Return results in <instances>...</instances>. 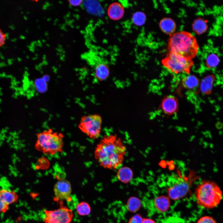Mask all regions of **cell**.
Segmentation results:
<instances>
[{"label":"cell","instance_id":"3","mask_svg":"<svg viewBox=\"0 0 223 223\" xmlns=\"http://www.w3.org/2000/svg\"><path fill=\"white\" fill-rule=\"evenodd\" d=\"M197 204L206 209L216 207L220 203L223 193L219 186L213 181L203 180L196 187L195 192Z\"/></svg>","mask_w":223,"mask_h":223},{"label":"cell","instance_id":"16","mask_svg":"<svg viewBox=\"0 0 223 223\" xmlns=\"http://www.w3.org/2000/svg\"><path fill=\"white\" fill-rule=\"evenodd\" d=\"M215 79L213 75H209L205 77L200 84L201 92L205 94H210L212 92Z\"/></svg>","mask_w":223,"mask_h":223},{"label":"cell","instance_id":"19","mask_svg":"<svg viewBox=\"0 0 223 223\" xmlns=\"http://www.w3.org/2000/svg\"><path fill=\"white\" fill-rule=\"evenodd\" d=\"M207 21L199 18L195 20L192 24L193 30L197 34H201L205 32L208 28Z\"/></svg>","mask_w":223,"mask_h":223},{"label":"cell","instance_id":"34","mask_svg":"<svg viewBox=\"0 0 223 223\" xmlns=\"http://www.w3.org/2000/svg\"><path fill=\"white\" fill-rule=\"evenodd\" d=\"M37 42L38 44H40V43H42L41 41L40 40H38L37 41Z\"/></svg>","mask_w":223,"mask_h":223},{"label":"cell","instance_id":"22","mask_svg":"<svg viewBox=\"0 0 223 223\" xmlns=\"http://www.w3.org/2000/svg\"><path fill=\"white\" fill-rule=\"evenodd\" d=\"M219 62V57L217 55L214 53L209 54L206 58V67L209 68L216 67Z\"/></svg>","mask_w":223,"mask_h":223},{"label":"cell","instance_id":"40","mask_svg":"<svg viewBox=\"0 0 223 223\" xmlns=\"http://www.w3.org/2000/svg\"><path fill=\"white\" fill-rule=\"evenodd\" d=\"M69 7L71 8L72 6L70 4H69Z\"/></svg>","mask_w":223,"mask_h":223},{"label":"cell","instance_id":"37","mask_svg":"<svg viewBox=\"0 0 223 223\" xmlns=\"http://www.w3.org/2000/svg\"><path fill=\"white\" fill-rule=\"evenodd\" d=\"M50 20H51V19L50 18H49L47 20L48 21H49Z\"/></svg>","mask_w":223,"mask_h":223},{"label":"cell","instance_id":"31","mask_svg":"<svg viewBox=\"0 0 223 223\" xmlns=\"http://www.w3.org/2000/svg\"><path fill=\"white\" fill-rule=\"evenodd\" d=\"M45 5H46L47 7L50 6V4L49 2H46L45 3Z\"/></svg>","mask_w":223,"mask_h":223},{"label":"cell","instance_id":"33","mask_svg":"<svg viewBox=\"0 0 223 223\" xmlns=\"http://www.w3.org/2000/svg\"><path fill=\"white\" fill-rule=\"evenodd\" d=\"M45 35L46 36H47L48 35V33L47 32H46L45 33Z\"/></svg>","mask_w":223,"mask_h":223},{"label":"cell","instance_id":"41","mask_svg":"<svg viewBox=\"0 0 223 223\" xmlns=\"http://www.w3.org/2000/svg\"><path fill=\"white\" fill-rule=\"evenodd\" d=\"M46 46L48 47H49L50 46V45H49V44H47Z\"/></svg>","mask_w":223,"mask_h":223},{"label":"cell","instance_id":"26","mask_svg":"<svg viewBox=\"0 0 223 223\" xmlns=\"http://www.w3.org/2000/svg\"><path fill=\"white\" fill-rule=\"evenodd\" d=\"M9 205L6 204L0 199V213L6 212L9 209Z\"/></svg>","mask_w":223,"mask_h":223},{"label":"cell","instance_id":"15","mask_svg":"<svg viewBox=\"0 0 223 223\" xmlns=\"http://www.w3.org/2000/svg\"><path fill=\"white\" fill-rule=\"evenodd\" d=\"M159 26L164 33L171 35L173 34L176 28L175 22L169 18H164L162 19L160 22Z\"/></svg>","mask_w":223,"mask_h":223},{"label":"cell","instance_id":"35","mask_svg":"<svg viewBox=\"0 0 223 223\" xmlns=\"http://www.w3.org/2000/svg\"><path fill=\"white\" fill-rule=\"evenodd\" d=\"M58 47L59 48H62V46L60 45H58Z\"/></svg>","mask_w":223,"mask_h":223},{"label":"cell","instance_id":"9","mask_svg":"<svg viewBox=\"0 0 223 223\" xmlns=\"http://www.w3.org/2000/svg\"><path fill=\"white\" fill-rule=\"evenodd\" d=\"M54 192L55 200L58 201L69 200L72 192L70 182L66 179L59 180L54 186Z\"/></svg>","mask_w":223,"mask_h":223},{"label":"cell","instance_id":"1","mask_svg":"<svg viewBox=\"0 0 223 223\" xmlns=\"http://www.w3.org/2000/svg\"><path fill=\"white\" fill-rule=\"evenodd\" d=\"M126 148L121 139L116 134L104 136L97 144L94 152L95 159L101 167L111 170L121 166Z\"/></svg>","mask_w":223,"mask_h":223},{"label":"cell","instance_id":"20","mask_svg":"<svg viewBox=\"0 0 223 223\" xmlns=\"http://www.w3.org/2000/svg\"><path fill=\"white\" fill-rule=\"evenodd\" d=\"M127 210L130 212L135 213L137 212L141 208V202L138 198L132 196L129 198L126 203Z\"/></svg>","mask_w":223,"mask_h":223},{"label":"cell","instance_id":"29","mask_svg":"<svg viewBox=\"0 0 223 223\" xmlns=\"http://www.w3.org/2000/svg\"><path fill=\"white\" fill-rule=\"evenodd\" d=\"M142 223H156L153 220L149 218H143Z\"/></svg>","mask_w":223,"mask_h":223},{"label":"cell","instance_id":"38","mask_svg":"<svg viewBox=\"0 0 223 223\" xmlns=\"http://www.w3.org/2000/svg\"><path fill=\"white\" fill-rule=\"evenodd\" d=\"M35 55L36 56V57H37V56H38V55L37 54H35Z\"/></svg>","mask_w":223,"mask_h":223},{"label":"cell","instance_id":"11","mask_svg":"<svg viewBox=\"0 0 223 223\" xmlns=\"http://www.w3.org/2000/svg\"><path fill=\"white\" fill-rule=\"evenodd\" d=\"M107 14L109 18L111 20L116 21L120 20L124 15V8L120 2H113L108 7Z\"/></svg>","mask_w":223,"mask_h":223},{"label":"cell","instance_id":"12","mask_svg":"<svg viewBox=\"0 0 223 223\" xmlns=\"http://www.w3.org/2000/svg\"><path fill=\"white\" fill-rule=\"evenodd\" d=\"M94 69V77L97 81H104L109 76V67L108 65L104 62H100L96 63Z\"/></svg>","mask_w":223,"mask_h":223},{"label":"cell","instance_id":"36","mask_svg":"<svg viewBox=\"0 0 223 223\" xmlns=\"http://www.w3.org/2000/svg\"><path fill=\"white\" fill-rule=\"evenodd\" d=\"M42 42H44H44H46V41H45V40H44V39L42 40Z\"/></svg>","mask_w":223,"mask_h":223},{"label":"cell","instance_id":"30","mask_svg":"<svg viewBox=\"0 0 223 223\" xmlns=\"http://www.w3.org/2000/svg\"><path fill=\"white\" fill-rule=\"evenodd\" d=\"M47 7V6L45 4L43 5L42 8L43 10H45L46 9Z\"/></svg>","mask_w":223,"mask_h":223},{"label":"cell","instance_id":"6","mask_svg":"<svg viewBox=\"0 0 223 223\" xmlns=\"http://www.w3.org/2000/svg\"><path fill=\"white\" fill-rule=\"evenodd\" d=\"M163 65L172 73L189 74L194 62L192 59L174 53L169 52L161 61Z\"/></svg>","mask_w":223,"mask_h":223},{"label":"cell","instance_id":"7","mask_svg":"<svg viewBox=\"0 0 223 223\" xmlns=\"http://www.w3.org/2000/svg\"><path fill=\"white\" fill-rule=\"evenodd\" d=\"M102 124V119L99 115H89L81 117L78 127L90 138L96 139L100 135Z\"/></svg>","mask_w":223,"mask_h":223},{"label":"cell","instance_id":"23","mask_svg":"<svg viewBox=\"0 0 223 223\" xmlns=\"http://www.w3.org/2000/svg\"><path fill=\"white\" fill-rule=\"evenodd\" d=\"M146 18V16L144 13L141 11H137L133 15L132 20L134 25L141 26L145 23Z\"/></svg>","mask_w":223,"mask_h":223},{"label":"cell","instance_id":"39","mask_svg":"<svg viewBox=\"0 0 223 223\" xmlns=\"http://www.w3.org/2000/svg\"><path fill=\"white\" fill-rule=\"evenodd\" d=\"M59 3H60V4H62V2H61V1H60L59 2Z\"/></svg>","mask_w":223,"mask_h":223},{"label":"cell","instance_id":"10","mask_svg":"<svg viewBox=\"0 0 223 223\" xmlns=\"http://www.w3.org/2000/svg\"><path fill=\"white\" fill-rule=\"evenodd\" d=\"M159 108L164 114L168 116L172 115L178 112V99L173 95H165L162 100Z\"/></svg>","mask_w":223,"mask_h":223},{"label":"cell","instance_id":"18","mask_svg":"<svg viewBox=\"0 0 223 223\" xmlns=\"http://www.w3.org/2000/svg\"><path fill=\"white\" fill-rule=\"evenodd\" d=\"M181 84L185 88L188 90H193L198 86L199 81L195 75L188 74L182 78Z\"/></svg>","mask_w":223,"mask_h":223},{"label":"cell","instance_id":"5","mask_svg":"<svg viewBox=\"0 0 223 223\" xmlns=\"http://www.w3.org/2000/svg\"><path fill=\"white\" fill-rule=\"evenodd\" d=\"M199 177L196 172L190 170L187 176L181 177L167 189L168 196L173 200H177L186 196L190 191L194 182Z\"/></svg>","mask_w":223,"mask_h":223},{"label":"cell","instance_id":"2","mask_svg":"<svg viewBox=\"0 0 223 223\" xmlns=\"http://www.w3.org/2000/svg\"><path fill=\"white\" fill-rule=\"evenodd\" d=\"M168 49L169 52L192 59L197 54L199 46L196 38L191 33L181 31L171 36L168 41Z\"/></svg>","mask_w":223,"mask_h":223},{"label":"cell","instance_id":"32","mask_svg":"<svg viewBox=\"0 0 223 223\" xmlns=\"http://www.w3.org/2000/svg\"><path fill=\"white\" fill-rule=\"evenodd\" d=\"M70 12H68V14L66 16L67 18H68L70 16Z\"/></svg>","mask_w":223,"mask_h":223},{"label":"cell","instance_id":"17","mask_svg":"<svg viewBox=\"0 0 223 223\" xmlns=\"http://www.w3.org/2000/svg\"><path fill=\"white\" fill-rule=\"evenodd\" d=\"M18 199V196L13 190L7 189L0 190V199L8 205L16 203Z\"/></svg>","mask_w":223,"mask_h":223},{"label":"cell","instance_id":"25","mask_svg":"<svg viewBox=\"0 0 223 223\" xmlns=\"http://www.w3.org/2000/svg\"><path fill=\"white\" fill-rule=\"evenodd\" d=\"M143 219V218L140 214H136L130 218L128 223H142Z\"/></svg>","mask_w":223,"mask_h":223},{"label":"cell","instance_id":"24","mask_svg":"<svg viewBox=\"0 0 223 223\" xmlns=\"http://www.w3.org/2000/svg\"><path fill=\"white\" fill-rule=\"evenodd\" d=\"M196 223H218L216 220L212 216H204L199 218Z\"/></svg>","mask_w":223,"mask_h":223},{"label":"cell","instance_id":"27","mask_svg":"<svg viewBox=\"0 0 223 223\" xmlns=\"http://www.w3.org/2000/svg\"><path fill=\"white\" fill-rule=\"evenodd\" d=\"M6 39V34L0 29V47L4 44Z\"/></svg>","mask_w":223,"mask_h":223},{"label":"cell","instance_id":"8","mask_svg":"<svg viewBox=\"0 0 223 223\" xmlns=\"http://www.w3.org/2000/svg\"><path fill=\"white\" fill-rule=\"evenodd\" d=\"M61 203L57 209L44 210V223H71L73 217L72 211Z\"/></svg>","mask_w":223,"mask_h":223},{"label":"cell","instance_id":"13","mask_svg":"<svg viewBox=\"0 0 223 223\" xmlns=\"http://www.w3.org/2000/svg\"><path fill=\"white\" fill-rule=\"evenodd\" d=\"M118 179L123 183L127 184L130 182L133 177V173L131 169L127 167H120L116 173Z\"/></svg>","mask_w":223,"mask_h":223},{"label":"cell","instance_id":"4","mask_svg":"<svg viewBox=\"0 0 223 223\" xmlns=\"http://www.w3.org/2000/svg\"><path fill=\"white\" fill-rule=\"evenodd\" d=\"M36 149L43 154L53 155L62 152L63 146V136L62 133L54 132L51 129L36 134Z\"/></svg>","mask_w":223,"mask_h":223},{"label":"cell","instance_id":"42","mask_svg":"<svg viewBox=\"0 0 223 223\" xmlns=\"http://www.w3.org/2000/svg\"><path fill=\"white\" fill-rule=\"evenodd\" d=\"M71 28H73V26L72 25H71Z\"/></svg>","mask_w":223,"mask_h":223},{"label":"cell","instance_id":"14","mask_svg":"<svg viewBox=\"0 0 223 223\" xmlns=\"http://www.w3.org/2000/svg\"><path fill=\"white\" fill-rule=\"evenodd\" d=\"M168 196L160 195L155 198L154 202L156 208L162 213L167 211L170 205V200Z\"/></svg>","mask_w":223,"mask_h":223},{"label":"cell","instance_id":"21","mask_svg":"<svg viewBox=\"0 0 223 223\" xmlns=\"http://www.w3.org/2000/svg\"><path fill=\"white\" fill-rule=\"evenodd\" d=\"M77 213L81 216H87L91 212V208L87 202L82 201L78 203L76 207Z\"/></svg>","mask_w":223,"mask_h":223},{"label":"cell","instance_id":"28","mask_svg":"<svg viewBox=\"0 0 223 223\" xmlns=\"http://www.w3.org/2000/svg\"><path fill=\"white\" fill-rule=\"evenodd\" d=\"M70 4L72 6L77 7L81 5L83 1L82 0H69Z\"/></svg>","mask_w":223,"mask_h":223}]
</instances>
